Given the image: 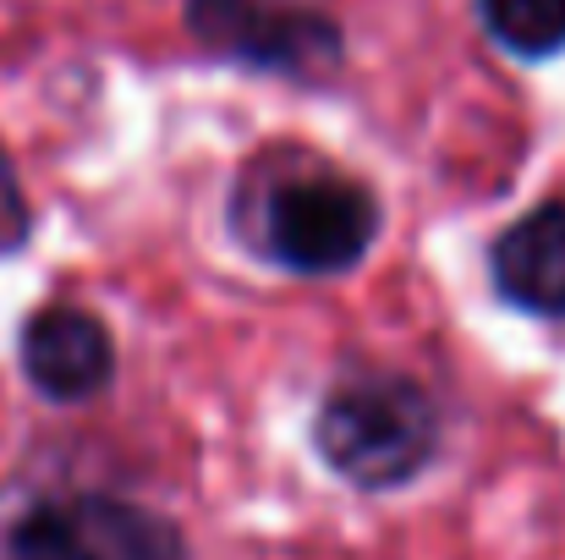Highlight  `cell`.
I'll list each match as a JSON object with an SVG mask.
<instances>
[{
	"label": "cell",
	"instance_id": "cell-1",
	"mask_svg": "<svg viewBox=\"0 0 565 560\" xmlns=\"http://www.w3.org/2000/svg\"><path fill=\"white\" fill-rule=\"evenodd\" d=\"M313 440L358 489H395L434 462L439 412L412 379H358L319 406Z\"/></svg>",
	"mask_w": 565,
	"mask_h": 560
},
{
	"label": "cell",
	"instance_id": "cell-2",
	"mask_svg": "<svg viewBox=\"0 0 565 560\" xmlns=\"http://www.w3.org/2000/svg\"><path fill=\"white\" fill-rule=\"evenodd\" d=\"M0 560H188V539L110 495H50L6 528Z\"/></svg>",
	"mask_w": 565,
	"mask_h": 560
},
{
	"label": "cell",
	"instance_id": "cell-3",
	"mask_svg": "<svg viewBox=\"0 0 565 560\" xmlns=\"http://www.w3.org/2000/svg\"><path fill=\"white\" fill-rule=\"evenodd\" d=\"M379 231V209L369 187L330 177V171H308V177H286L264 198V247L302 275H335L352 270Z\"/></svg>",
	"mask_w": 565,
	"mask_h": 560
},
{
	"label": "cell",
	"instance_id": "cell-4",
	"mask_svg": "<svg viewBox=\"0 0 565 560\" xmlns=\"http://www.w3.org/2000/svg\"><path fill=\"white\" fill-rule=\"evenodd\" d=\"M192 39L225 61L286 72V77H324L341 61V28L308 6L275 0H188Z\"/></svg>",
	"mask_w": 565,
	"mask_h": 560
},
{
	"label": "cell",
	"instance_id": "cell-5",
	"mask_svg": "<svg viewBox=\"0 0 565 560\" xmlns=\"http://www.w3.org/2000/svg\"><path fill=\"white\" fill-rule=\"evenodd\" d=\"M116 369V347L110 330L88 314V308H44L28 319L22 330V373L39 395L50 401H83L94 390H105V379Z\"/></svg>",
	"mask_w": 565,
	"mask_h": 560
},
{
	"label": "cell",
	"instance_id": "cell-6",
	"mask_svg": "<svg viewBox=\"0 0 565 560\" xmlns=\"http://www.w3.org/2000/svg\"><path fill=\"white\" fill-rule=\"evenodd\" d=\"M494 286L527 314H565V203H544L494 242Z\"/></svg>",
	"mask_w": 565,
	"mask_h": 560
},
{
	"label": "cell",
	"instance_id": "cell-7",
	"mask_svg": "<svg viewBox=\"0 0 565 560\" xmlns=\"http://www.w3.org/2000/svg\"><path fill=\"white\" fill-rule=\"evenodd\" d=\"M483 28L522 61L565 50V0H478Z\"/></svg>",
	"mask_w": 565,
	"mask_h": 560
}]
</instances>
